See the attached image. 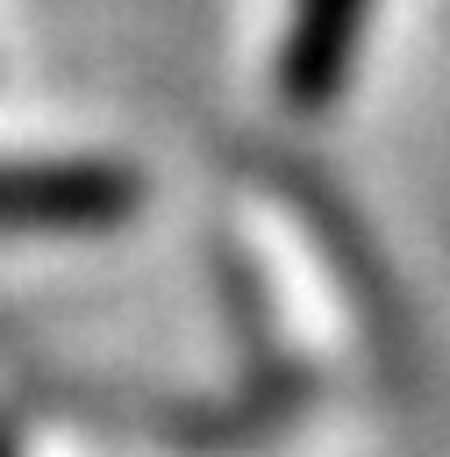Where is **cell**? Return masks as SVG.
Wrapping results in <instances>:
<instances>
[{"mask_svg":"<svg viewBox=\"0 0 450 457\" xmlns=\"http://www.w3.org/2000/svg\"><path fill=\"white\" fill-rule=\"evenodd\" d=\"M143 207V171L121 157H14L0 164V236H93Z\"/></svg>","mask_w":450,"mask_h":457,"instance_id":"obj_1","label":"cell"},{"mask_svg":"<svg viewBox=\"0 0 450 457\" xmlns=\"http://www.w3.org/2000/svg\"><path fill=\"white\" fill-rule=\"evenodd\" d=\"M379 0H286V29L271 50V93L286 114H329L364 57Z\"/></svg>","mask_w":450,"mask_h":457,"instance_id":"obj_2","label":"cell"},{"mask_svg":"<svg viewBox=\"0 0 450 457\" xmlns=\"http://www.w3.org/2000/svg\"><path fill=\"white\" fill-rule=\"evenodd\" d=\"M0 457H14V443H7V436H0Z\"/></svg>","mask_w":450,"mask_h":457,"instance_id":"obj_3","label":"cell"}]
</instances>
